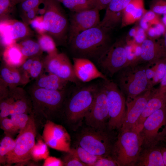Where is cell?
Masks as SVG:
<instances>
[{
    "label": "cell",
    "mask_w": 166,
    "mask_h": 166,
    "mask_svg": "<svg viewBox=\"0 0 166 166\" xmlns=\"http://www.w3.org/2000/svg\"><path fill=\"white\" fill-rule=\"evenodd\" d=\"M109 32L99 25L77 35L69 42L73 57L97 61L110 45Z\"/></svg>",
    "instance_id": "6da1fadb"
},
{
    "label": "cell",
    "mask_w": 166,
    "mask_h": 166,
    "mask_svg": "<svg viewBox=\"0 0 166 166\" xmlns=\"http://www.w3.org/2000/svg\"><path fill=\"white\" fill-rule=\"evenodd\" d=\"M31 100L32 113L35 117L51 121L60 112H63L68 93L66 88L59 90H51L38 87L34 84L27 90Z\"/></svg>",
    "instance_id": "7a4b0ae2"
},
{
    "label": "cell",
    "mask_w": 166,
    "mask_h": 166,
    "mask_svg": "<svg viewBox=\"0 0 166 166\" xmlns=\"http://www.w3.org/2000/svg\"><path fill=\"white\" fill-rule=\"evenodd\" d=\"M149 65H151L131 61L117 73L116 83L126 97V101L153 88L146 74V70Z\"/></svg>",
    "instance_id": "3957f363"
},
{
    "label": "cell",
    "mask_w": 166,
    "mask_h": 166,
    "mask_svg": "<svg viewBox=\"0 0 166 166\" xmlns=\"http://www.w3.org/2000/svg\"><path fill=\"white\" fill-rule=\"evenodd\" d=\"M99 86L88 85L79 88L70 95L68 93L62 113L69 124L73 126L81 124L93 102Z\"/></svg>",
    "instance_id": "277c9868"
},
{
    "label": "cell",
    "mask_w": 166,
    "mask_h": 166,
    "mask_svg": "<svg viewBox=\"0 0 166 166\" xmlns=\"http://www.w3.org/2000/svg\"><path fill=\"white\" fill-rule=\"evenodd\" d=\"M0 86V119L9 115L32 112L31 101L27 91L18 86H9L1 80Z\"/></svg>",
    "instance_id": "5b68a950"
},
{
    "label": "cell",
    "mask_w": 166,
    "mask_h": 166,
    "mask_svg": "<svg viewBox=\"0 0 166 166\" xmlns=\"http://www.w3.org/2000/svg\"><path fill=\"white\" fill-rule=\"evenodd\" d=\"M142 147V140L137 131H120L114 144L111 156L118 166H135Z\"/></svg>",
    "instance_id": "8992f818"
},
{
    "label": "cell",
    "mask_w": 166,
    "mask_h": 166,
    "mask_svg": "<svg viewBox=\"0 0 166 166\" xmlns=\"http://www.w3.org/2000/svg\"><path fill=\"white\" fill-rule=\"evenodd\" d=\"M57 0H44L46 11L43 20L47 34L51 36L57 45L66 43L69 21Z\"/></svg>",
    "instance_id": "52a82bcc"
},
{
    "label": "cell",
    "mask_w": 166,
    "mask_h": 166,
    "mask_svg": "<svg viewBox=\"0 0 166 166\" xmlns=\"http://www.w3.org/2000/svg\"><path fill=\"white\" fill-rule=\"evenodd\" d=\"M108 129H97L88 126L77 137L78 145L95 155L111 156L115 140Z\"/></svg>",
    "instance_id": "ba28073f"
},
{
    "label": "cell",
    "mask_w": 166,
    "mask_h": 166,
    "mask_svg": "<svg viewBox=\"0 0 166 166\" xmlns=\"http://www.w3.org/2000/svg\"><path fill=\"white\" fill-rule=\"evenodd\" d=\"M32 112L26 127L19 132L15 140V145L13 150L6 157V163L26 164L31 159V152L35 144L36 134L35 120Z\"/></svg>",
    "instance_id": "9c48e42d"
},
{
    "label": "cell",
    "mask_w": 166,
    "mask_h": 166,
    "mask_svg": "<svg viewBox=\"0 0 166 166\" xmlns=\"http://www.w3.org/2000/svg\"><path fill=\"white\" fill-rule=\"evenodd\" d=\"M103 80L109 109L107 128L110 131H120L126 114V99L116 83L109 79Z\"/></svg>",
    "instance_id": "30bf717a"
},
{
    "label": "cell",
    "mask_w": 166,
    "mask_h": 166,
    "mask_svg": "<svg viewBox=\"0 0 166 166\" xmlns=\"http://www.w3.org/2000/svg\"><path fill=\"white\" fill-rule=\"evenodd\" d=\"M126 46L123 40L117 42L110 45L97 61L106 76L112 77L131 61L128 57Z\"/></svg>",
    "instance_id": "8fae6325"
},
{
    "label": "cell",
    "mask_w": 166,
    "mask_h": 166,
    "mask_svg": "<svg viewBox=\"0 0 166 166\" xmlns=\"http://www.w3.org/2000/svg\"><path fill=\"white\" fill-rule=\"evenodd\" d=\"M109 109L106 92L101 83L99 85L93 102L85 114L87 126L97 129H108Z\"/></svg>",
    "instance_id": "7c38bea8"
},
{
    "label": "cell",
    "mask_w": 166,
    "mask_h": 166,
    "mask_svg": "<svg viewBox=\"0 0 166 166\" xmlns=\"http://www.w3.org/2000/svg\"><path fill=\"white\" fill-rule=\"evenodd\" d=\"M166 124V105L156 111L144 121L139 135L142 142V148L154 146L161 141L160 129Z\"/></svg>",
    "instance_id": "4fadbf2b"
},
{
    "label": "cell",
    "mask_w": 166,
    "mask_h": 166,
    "mask_svg": "<svg viewBox=\"0 0 166 166\" xmlns=\"http://www.w3.org/2000/svg\"><path fill=\"white\" fill-rule=\"evenodd\" d=\"M0 43L5 49L19 40L29 38L34 32L23 22L9 19L0 21Z\"/></svg>",
    "instance_id": "5bb4252c"
},
{
    "label": "cell",
    "mask_w": 166,
    "mask_h": 166,
    "mask_svg": "<svg viewBox=\"0 0 166 166\" xmlns=\"http://www.w3.org/2000/svg\"><path fill=\"white\" fill-rule=\"evenodd\" d=\"M43 61L46 72L69 82L79 84V80L75 75L73 65L65 54L47 55L43 58Z\"/></svg>",
    "instance_id": "9a60e30c"
},
{
    "label": "cell",
    "mask_w": 166,
    "mask_h": 166,
    "mask_svg": "<svg viewBox=\"0 0 166 166\" xmlns=\"http://www.w3.org/2000/svg\"><path fill=\"white\" fill-rule=\"evenodd\" d=\"M99 10L95 8L73 12L69 19L68 41L70 42L81 33L98 26L100 23Z\"/></svg>",
    "instance_id": "2e32d148"
},
{
    "label": "cell",
    "mask_w": 166,
    "mask_h": 166,
    "mask_svg": "<svg viewBox=\"0 0 166 166\" xmlns=\"http://www.w3.org/2000/svg\"><path fill=\"white\" fill-rule=\"evenodd\" d=\"M47 145L53 149L66 152H70V137L65 129L51 121H46L42 134Z\"/></svg>",
    "instance_id": "e0dca14e"
},
{
    "label": "cell",
    "mask_w": 166,
    "mask_h": 166,
    "mask_svg": "<svg viewBox=\"0 0 166 166\" xmlns=\"http://www.w3.org/2000/svg\"><path fill=\"white\" fill-rule=\"evenodd\" d=\"M154 89L153 88L126 101V114L120 131L132 130L134 128Z\"/></svg>",
    "instance_id": "ac0fdd59"
},
{
    "label": "cell",
    "mask_w": 166,
    "mask_h": 166,
    "mask_svg": "<svg viewBox=\"0 0 166 166\" xmlns=\"http://www.w3.org/2000/svg\"><path fill=\"white\" fill-rule=\"evenodd\" d=\"M166 58V49L160 41L145 39L141 43L139 55L132 61L138 64L153 65L161 59Z\"/></svg>",
    "instance_id": "d6986e66"
},
{
    "label": "cell",
    "mask_w": 166,
    "mask_h": 166,
    "mask_svg": "<svg viewBox=\"0 0 166 166\" xmlns=\"http://www.w3.org/2000/svg\"><path fill=\"white\" fill-rule=\"evenodd\" d=\"M73 61L74 73L79 81L87 82L98 78L104 80L108 79L105 75L98 69L90 59L73 57Z\"/></svg>",
    "instance_id": "ffe728a7"
},
{
    "label": "cell",
    "mask_w": 166,
    "mask_h": 166,
    "mask_svg": "<svg viewBox=\"0 0 166 166\" xmlns=\"http://www.w3.org/2000/svg\"><path fill=\"white\" fill-rule=\"evenodd\" d=\"M131 0H111L99 25L110 32L121 23L124 11Z\"/></svg>",
    "instance_id": "44dd1931"
},
{
    "label": "cell",
    "mask_w": 166,
    "mask_h": 166,
    "mask_svg": "<svg viewBox=\"0 0 166 166\" xmlns=\"http://www.w3.org/2000/svg\"><path fill=\"white\" fill-rule=\"evenodd\" d=\"M166 105V93H163L159 91L158 89H155L132 130L139 133L147 118Z\"/></svg>",
    "instance_id": "7402d4cb"
},
{
    "label": "cell",
    "mask_w": 166,
    "mask_h": 166,
    "mask_svg": "<svg viewBox=\"0 0 166 166\" xmlns=\"http://www.w3.org/2000/svg\"><path fill=\"white\" fill-rule=\"evenodd\" d=\"M0 80L10 86L26 84L30 78L20 67L11 66L3 62L0 68Z\"/></svg>",
    "instance_id": "603a6c76"
},
{
    "label": "cell",
    "mask_w": 166,
    "mask_h": 166,
    "mask_svg": "<svg viewBox=\"0 0 166 166\" xmlns=\"http://www.w3.org/2000/svg\"><path fill=\"white\" fill-rule=\"evenodd\" d=\"M160 142L153 147L142 148L135 166H165Z\"/></svg>",
    "instance_id": "cb8c5ba5"
},
{
    "label": "cell",
    "mask_w": 166,
    "mask_h": 166,
    "mask_svg": "<svg viewBox=\"0 0 166 166\" xmlns=\"http://www.w3.org/2000/svg\"><path fill=\"white\" fill-rule=\"evenodd\" d=\"M147 11L144 7V0H131L124 11L121 27L133 24L141 19Z\"/></svg>",
    "instance_id": "d4e9b609"
},
{
    "label": "cell",
    "mask_w": 166,
    "mask_h": 166,
    "mask_svg": "<svg viewBox=\"0 0 166 166\" xmlns=\"http://www.w3.org/2000/svg\"><path fill=\"white\" fill-rule=\"evenodd\" d=\"M69 81L51 73L42 74L34 84L40 88L51 90H61L66 88Z\"/></svg>",
    "instance_id": "484cf974"
},
{
    "label": "cell",
    "mask_w": 166,
    "mask_h": 166,
    "mask_svg": "<svg viewBox=\"0 0 166 166\" xmlns=\"http://www.w3.org/2000/svg\"><path fill=\"white\" fill-rule=\"evenodd\" d=\"M2 57L3 63L15 67H20L27 59L22 53L17 43L4 49Z\"/></svg>",
    "instance_id": "4316f807"
},
{
    "label": "cell",
    "mask_w": 166,
    "mask_h": 166,
    "mask_svg": "<svg viewBox=\"0 0 166 166\" xmlns=\"http://www.w3.org/2000/svg\"><path fill=\"white\" fill-rule=\"evenodd\" d=\"M17 43L22 53L27 58L42 55L43 52L38 42L30 38Z\"/></svg>",
    "instance_id": "83f0119b"
},
{
    "label": "cell",
    "mask_w": 166,
    "mask_h": 166,
    "mask_svg": "<svg viewBox=\"0 0 166 166\" xmlns=\"http://www.w3.org/2000/svg\"><path fill=\"white\" fill-rule=\"evenodd\" d=\"M60 2L73 12H81L95 8L94 0H61Z\"/></svg>",
    "instance_id": "f1b7e54d"
},
{
    "label": "cell",
    "mask_w": 166,
    "mask_h": 166,
    "mask_svg": "<svg viewBox=\"0 0 166 166\" xmlns=\"http://www.w3.org/2000/svg\"><path fill=\"white\" fill-rule=\"evenodd\" d=\"M37 42L43 52L48 55H53L58 53L57 44L53 38L50 35L45 34H38Z\"/></svg>",
    "instance_id": "f546056e"
},
{
    "label": "cell",
    "mask_w": 166,
    "mask_h": 166,
    "mask_svg": "<svg viewBox=\"0 0 166 166\" xmlns=\"http://www.w3.org/2000/svg\"><path fill=\"white\" fill-rule=\"evenodd\" d=\"M70 152L88 166H92L101 157L91 153L78 145L76 148H71Z\"/></svg>",
    "instance_id": "4dcf8cb0"
},
{
    "label": "cell",
    "mask_w": 166,
    "mask_h": 166,
    "mask_svg": "<svg viewBox=\"0 0 166 166\" xmlns=\"http://www.w3.org/2000/svg\"><path fill=\"white\" fill-rule=\"evenodd\" d=\"M15 141L11 136L6 135L1 140L0 143V163H6L7 155L14 149Z\"/></svg>",
    "instance_id": "1f68e13d"
},
{
    "label": "cell",
    "mask_w": 166,
    "mask_h": 166,
    "mask_svg": "<svg viewBox=\"0 0 166 166\" xmlns=\"http://www.w3.org/2000/svg\"><path fill=\"white\" fill-rule=\"evenodd\" d=\"M49 152L47 145L42 140H38L34 145L31 152V158L34 160L38 161L45 160L48 156Z\"/></svg>",
    "instance_id": "d6a6232c"
},
{
    "label": "cell",
    "mask_w": 166,
    "mask_h": 166,
    "mask_svg": "<svg viewBox=\"0 0 166 166\" xmlns=\"http://www.w3.org/2000/svg\"><path fill=\"white\" fill-rule=\"evenodd\" d=\"M44 69L43 58L41 55L34 57L29 73L30 77L36 80L43 73Z\"/></svg>",
    "instance_id": "836d02e7"
},
{
    "label": "cell",
    "mask_w": 166,
    "mask_h": 166,
    "mask_svg": "<svg viewBox=\"0 0 166 166\" xmlns=\"http://www.w3.org/2000/svg\"><path fill=\"white\" fill-rule=\"evenodd\" d=\"M159 15L150 10H147L141 18L140 24L142 27L146 29L151 25L162 23Z\"/></svg>",
    "instance_id": "e575fe53"
},
{
    "label": "cell",
    "mask_w": 166,
    "mask_h": 166,
    "mask_svg": "<svg viewBox=\"0 0 166 166\" xmlns=\"http://www.w3.org/2000/svg\"><path fill=\"white\" fill-rule=\"evenodd\" d=\"M166 63V58L161 59L152 66L155 72V75L152 81L153 86L155 85L160 83L164 77L165 71V67Z\"/></svg>",
    "instance_id": "d590c367"
},
{
    "label": "cell",
    "mask_w": 166,
    "mask_h": 166,
    "mask_svg": "<svg viewBox=\"0 0 166 166\" xmlns=\"http://www.w3.org/2000/svg\"><path fill=\"white\" fill-rule=\"evenodd\" d=\"M0 128L7 135L12 136L19 132V130L11 119L7 117L0 119Z\"/></svg>",
    "instance_id": "8d00e7d4"
},
{
    "label": "cell",
    "mask_w": 166,
    "mask_h": 166,
    "mask_svg": "<svg viewBox=\"0 0 166 166\" xmlns=\"http://www.w3.org/2000/svg\"><path fill=\"white\" fill-rule=\"evenodd\" d=\"M15 6L11 0H0V21L11 19L10 16L12 13Z\"/></svg>",
    "instance_id": "74e56055"
},
{
    "label": "cell",
    "mask_w": 166,
    "mask_h": 166,
    "mask_svg": "<svg viewBox=\"0 0 166 166\" xmlns=\"http://www.w3.org/2000/svg\"><path fill=\"white\" fill-rule=\"evenodd\" d=\"M31 113H22L11 116V119L19 129V131L23 130L26 126L30 119Z\"/></svg>",
    "instance_id": "f35d334b"
},
{
    "label": "cell",
    "mask_w": 166,
    "mask_h": 166,
    "mask_svg": "<svg viewBox=\"0 0 166 166\" xmlns=\"http://www.w3.org/2000/svg\"><path fill=\"white\" fill-rule=\"evenodd\" d=\"M43 1L44 0H25L21 2L19 4L21 14L39 7L43 3Z\"/></svg>",
    "instance_id": "ab89813d"
},
{
    "label": "cell",
    "mask_w": 166,
    "mask_h": 166,
    "mask_svg": "<svg viewBox=\"0 0 166 166\" xmlns=\"http://www.w3.org/2000/svg\"><path fill=\"white\" fill-rule=\"evenodd\" d=\"M31 28L38 34H47L43 20V15L37 16L30 24Z\"/></svg>",
    "instance_id": "60d3db41"
},
{
    "label": "cell",
    "mask_w": 166,
    "mask_h": 166,
    "mask_svg": "<svg viewBox=\"0 0 166 166\" xmlns=\"http://www.w3.org/2000/svg\"><path fill=\"white\" fill-rule=\"evenodd\" d=\"M150 10L156 14H166V0H152L150 6Z\"/></svg>",
    "instance_id": "b9f144b4"
},
{
    "label": "cell",
    "mask_w": 166,
    "mask_h": 166,
    "mask_svg": "<svg viewBox=\"0 0 166 166\" xmlns=\"http://www.w3.org/2000/svg\"><path fill=\"white\" fill-rule=\"evenodd\" d=\"M64 157L63 162L64 165L66 166H86V164L82 162L70 151Z\"/></svg>",
    "instance_id": "7bdbcfd3"
},
{
    "label": "cell",
    "mask_w": 166,
    "mask_h": 166,
    "mask_svg": "<svg viewBox=\"0 0 166 166\" xmlns=\"http://www.w3.org/2000/svg\"><path fill=\"white\" fill-rule=\"evenodd\" d=\"M118 165L111 155L101 156L92 166H116Z\"/></svg>",
    "instance_id": "ee69618b"
},
{
    "label": "cell",
    "mask_w": 166,
    "mask_h": 166,
    "mask_svg": "<svg viewBox=\"0 0 166 166\" xmlns=\"http://www.w3.org/2000/svg\"><path fill=\"white\" fill-rule=\"evenodd\" d=\"M39 7L25 13L21 14V17L23 22L28 26L30 25L31 21L34 19L38 14V11Z\"/></svg>",
    "instance_id": "f6af8a7d"
},
{
    "label": "cell",
    "mask_w": 166,
    "mask_h": 166,
    "mask_svg": "<svg viewBox=\"0 0 166 166\" xmlns=\"http://www.w3.org/2000/svg\"><path fill=\"white\" fill-rule=\"evenodd\" d=\"M43 166H64V164L63 161L60 159L56 157L49 156L45 159Z\"/></svg>",
    "instance_id": "bcb514c9"
},
{
    "label": "cell",
    "mask_w": 166,
    "mask_h": 166,
    "mask_svg": "<svg viewBox=\"0 0 166 166\" xmlns=\"http://www.w3.org/2000/svg\"><path fill=\"white\" fill-rule=\"evenodd\" d=\"M111 0H94L95 8L99 10L106 9Z\"/></svg>",
    "instance_id": "7dc6e473"
},
{
    "label": "cell",
    "mask_w": 166,
    "mask_h": 166,
    "mask_svg": "<svg viewBox=\"0 0 166 166\" xmlns=\"http://www.w3.org/2000/svg\"><path fill=\"white\" fill-rule=\"evenodd\" d=\"M149 65L146 70V74L147 77L153 87L152 81L155 75V72L153 68H150Z\"/></svg>",
    "instance_id": "c3c4849f"
},
{
    "label": "cell",
    "mask_w": 166,
    "mask_h": 166,
    "mask_svg": "<svg viewBox=\"0 0 166 166\" xmlns=\"http://www.w3.org/2000/svg\"><path fill=\"white\" fill-rule=\"evenodd\" d=\"M160 85L158 88L160 92L163 93H166V63L165 67V73L162 81L160 83Z\"/></svg>",
    "instance_id": "681fc988"
},
{
    "label": "cell",
    "mask_w": 166,
    "mask_h": 166,
    "mask_svg": "<svg viewBox=\"0 0 166 166\" xmlns=\"http://www.w3.org/2000/svg\"><path fill=\"white\" fill-rule=\"evenodd\" d=\"M165 143V146L161 145V148L163 161L164 166H166V143Z\"/></svg>",
    "instance_id": "f907efd6"
},
{
    "label": "cell",
    "mask_w": 166,
    "mask_h": 166,
    "mask_svg": "<svg viewBox=\"0 0 166 166\" xmlns=\"http://www.w3.org/2000/svg\"><path fill=\"white\" fill-rule=\"evenodd\" d=\"M45 8L44 6L42 8H40L39 7L38 11V14H39L40 15H43L45 14Z\"/></svg>",
    "instance_id": "816d5d0a"
},
{
    "label": "cell",
    "mask_w": 166,
    "mask_h": 166,
    "mask_svg": "<svg viewBox=\"0 0 166 166\" xmlns=\"http://www.w3.org/2000/svg\"><path fill=\"white\" fill-rule=\"evenodd\" d=\"M160 41L166 49V30L164 34L163 38L161 40H160Z\"/></svg>",
    "instance_id": "f5cc1de1"
},
{
    "label": "cell",
    "mask_w": 166,
    "mask_h": 166,
    "mask_svg": "<svg viewBox=\"0 0 166 166\" xmlns=\"http://www.w3.org/2000/svg\"><path fill=\"white\" fill-rule=\"evenodd\" d=\"M163 134V141L166 143V125L164 126V127L162 130Z\"/></svg>",
    "instance_id": "db71d44e"
},
{
    "label": "cell",
    "mask_w": 166,
    "mask_h": 166,
    "mask_svg": "<svg viewBox=\"0 0 166 166\" xmlns=\"http://www.w3.org/2000/svg\"><path fill=\"white\" fill-rule=\"evenodd\" d=\"M12 4L14 6H15L16 5L18 4H19L21 2L25 0H11Z\"/></svg>",
    "instance_id": "11a10c76"
},
{
    "label": "cell",
    "mask_w": 166,
    "mask_h": 166,
    "mask_svg": "<svg viewBox=\"0 0 166 166\" xmlns=\"http://www.w3.org/2000/svg\"><path fill=\"white\" fill-rule=\"evenodd\" d=\"M164 15V16L162 19V23L166 28V14Z\"/></svg>",
    "instance_id": "9f6ffc18"
},
{
    "label": "cell",
    "mask_w": 166,
    "mask_h": 166,
    "mask_svg": "<svg viewBox=\"0 0 166 166\" xmlns=\"http://www.w3.org/2000/svg\"><path fill=\"white\" fill-rule=\"evenodd\" d=\"M58 1H59V2H60V1L61 0H57Z\"/></svg>",
    "instance_id": "6f0895ef"
},
{
    "label": "cell",
    "mask_w": 166,
    "mask_h": 166,
    "mask_svg": "<svg viewBox=\"0 0 166 166\" xmlns=\"http://www.w3.org/2000/svg\"></svg>",
    "instance_id": "680465c9"
}]
</instances>
